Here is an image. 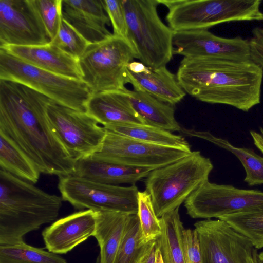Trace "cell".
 Listing matches in <instances>:
<instances>
[{"label": "cell", "mask_w": 263, "mask_h": 263, "mask_svg": "<svg viewBox=\"0 0 263 263\" xmlns=\"http://www.w3.org/2000/svg\"><path fill=\"white\" fill-rule=\"evenodd\" d=\"M173 53L186 58L251 60L248 40L224 38L208 30L174 32Z\"/></svg>", "instance_id": "9a60e30c"}, {"label": "cell", "mask_w": 263, "mask_h": 263, "mask_svg": "<svg viewBox=\"0 0 263 263\" xmlns=\"http://www.w3.org/2000/svg\"><path fill=\"white\" fill-rule=\"evenodd\" d=\"M52 102L25 85L0 80V135L23 153L41 173L60 177L72 175L76 161L49 125L47 107Z\"/></svg>", "instance_id": "6da1fadb"}, {"label": "cell", "mask_w": 263, "mask_h": 263, "mask_svg": "<svg viewBox=\"0 0 263 263\" xmlns=\"http://www.w3.org/2000/svg\"><path fill=\"white\" fill-rule=\"evenodd\" d=\"M96 211L87 209L60 218L42 232L46 249L57 254H66L93 236Z\"/></svg>", "instance_id": "2e32d148"}, {"label": "cell", "mask_w": 263, "mask_h": 263, "mask_svg": "<svg viewBox=\"0 0 263 263\" xmlns=\"http://www.w3.org/2000/svg\"><path fill=\"white\" fill-rule=\"evenodd\" d=\"M63 18L90 43L111 36L102 0H62Z\"/></svg>", "instance_id": "e0dca14e"}, {"label": "cell", "mask_w": 263, "mask_h": 263, "mask_svg": "<svg viewBox=\"0 0 263 263\" xmlns=\"http://www.w3.org/2000/svg\"><path fill=\"white\" fill-rule=\"evenodd\" d=\"M0 263H67L57 254L26 244L24 241L0 245Z\"/></svg>", "instance_id": "f1b7e54d"}, {"label": "cell", "mask_w": 263, "mask_h": 263, "mask_svg": "<svg viewBox=\"0 0 263 263\" xmlns=\"http://www.w3.org/2000/svg\"><path fill=\"white\" fill-rule=\"evenodd\" d=\"M193 218L211 219L241 213L263 211V192L206 181L184 201Z\"/></svg>", "instance_id": "8fae6325"}, {"label": "cell", "mask_w": 263, "mask_h": 263, "mask_svg": "<svg viewBox=\"0 0 263 263\" xmlns=\"http://www.w3.org/2000/svg\"><path fill=\"white\" fill-rule=\"evenodd\" d=\"M258 263H263V251L258 254Z\"/></svg>", "instance_id": "60d3db41"}, {"label": "cell", "mask_w": 263, "mask_h": 263, "mask_svg": "<svg viewBox=\"0 0 263 263\" xmlns=\"http://www.w3.org/2000/svg\"><path fill=\"white\" fill-rule=\"evenodd\" d=\"M63 200L76 209L112 211L137 214L138 189L135 185L121 186L102 184L73 175L59 177Z\"/></svg>", "instance_id": "30bf717a"}, {"label": "cell", "mask_w": 263, "mask_h": 263, "mask_svg": "<svg viewBox=\"0 0 263 263\" xmlns=\"http://www.w3.org/2000/svg\"><path fill=\"white\" fill-rule=\"evenodd\" d=\"M102 3L112 26L113 34L128 40L122 0H102Z\"/></svg>", "instance_id": "836d02e7"}, {"label": "cell", "mask_w": 263, "mask_h": 263, "mask_svg": "<svg viewBox=\"0 0 263 263\" xmlns=\"http://www.w3.org/2000/svg\"><path fill=\"white\" fill-rule=\"evenodd\" d=\"M30 2L51 41L58 34L62 22V0H30Z\"/></svg>", "instance_id": "1f68e13d"}, {"label": "cell", "mask_w": 263, "mask_h": 263, "mask_svg": "<svg viewBox=\"0 0 263 263\" xmlns=\"http://www.w3.org/2000/svg\"><path fill=\"white\" fill-rule=\"evenodd\" d=\"M138 202L137 214L144 239L146 242L156 240L161 234V227L151 196L146 190L138 192Z\"/></svg>", "instance_id": "4dcf8cb0"}, {"label": "cell", "mask_w": 263, "mask_h": 263, "mask_svg": "<svg viewBox=\"0 0 263 263\" xmlns=\"http://www.w3.org/2000/svg\"><path fill=\"white\" fill-rule=\"evenodd\" d=\"M127 93L133 108L145 125L170 132L181 130L173 105L143 91L128 89Z\"/></svg>", "instance_id": "603a6c76"}, {"label": "cell", "mask_w": 263, "mask_h": 263, "mask_svg": "<svg viewBox=\"0 0 263 263\" xmlns=\"http://www.w3.org/2000/svg\"><path fill=\"white\" fill-rule=\"evenodd\" d=\"M107 130L148 143L191 152L189 143L180 135L159 128L131 123L104 126Z\"/></svg>", "instance_id": "484cf974"}, {"label": "cell", "mask_w": 263, "mask_h": 263, "mask_svg": "<svg viewBox=\"0 0 263 263\" xmlns=\"http://www.w3.org/2000/svg\"><path fill=\"white\" fill-rule=\"evenodd\" d=\"M180 131L186 136L202 138L233 153L245 168L246 177L244 181L249 186L263 184V157L253 150L235 147L227 139L216 137L209 132L182 127Z\"/></svg>", "instance_id": "cb8c5ba5"}, {"label": "cell", "mask_w": 263, "mask_h": 263, "mask_svg": "<svg viewBox=\"0 0 263 263\" xmlns=\"http://www.w3.org/2000/svg\"><path fill=\"white\" fill-rule=\"evenodd\" d=\"M151 170L129 167L97 160L91 156L76 161L72 175L93 182L114 185L135 183Z\"/></svg>", "instance_id": "44dd1931"}, {"label": "cell", "mask_w": 263, "mask_h": 263, "mask_svg": "<svg viewBox=\"0 0 263 263\" xmlns=\"http://www.w3.org/2000/svg\"><path fill=\"white\" fill-rule=\"evenodd\" d=\"M0 167L31 183L37 182L40 172L34 164L7 138L0 135Z\"/></svg>", "instance_id": "83f0119b"}, {"label": "cell", "mask_w": 263, "mask_h": 263, "mask_svg": "<svg viewBox=\"0 0 263 263\" xmlns=\"http://www.w3.org/2000/svg\"><path fill=\"white\" fill-rule=\"evenodd\" d=\"M174 32L208 30L220 23L263 21L260 0H158Z\"/></svg>", "instance_id": "8992f818"}, {"label": "cell", "mask_w": 263, "mask_h": 263, "mask_svg": "<svg viewBox=\"0 0 263 263\" xmlns=\"http://www.w3.org/2000/svg\"><path fill=\"white\" fill-rule=\"evenodd\" d=\"M177 208L159 218L161 234L156 239L164 263H185L182 243L184 229Z\"/></svg>", "instance_id": "d4e9b609"}, {"label": "cell", "mask_w": 263, "mask_h": 263, "mask_svg": "<svg viewBox=\"0 0 263 263\" xmlns=\"http://www.w3.org/2000/svg\"><path fill=\"white\" fill-rule=\"evenodd\" d=\"M176 77L185 92L202 102L243 111L260 102L263 68L251 60L184 57Z\"/></svg>", "instance_id": "7a4b0ae2"}, {"label": "cell", "mask_w": 263, "mask_h": 263, "mask_svg": "<svg viewBox=\"0 0 263 263\" xmlns=\"http://www.w3.org/2000/svg\"><path fill=\"white\" fill-rule=\"evenodd\" d=\"M34 66L70 78L82 80L78 60L51 43L29 46L0 47Z\"/></svg>", "instance_id": "ac0fdd59"}, {"label": "cell", "mask_w": 263, "mask_h": 263, "mask_svg": "<svg viewBox=\"0 0 263 263\" xmlns=\"http://www.w3.org/2000/svg\"><path fill=\"white\" fill-rule=\"evenodd\" d=\"M93 236L100 246V263H114L124 231L132 214L112 211H95Z\"/></svg>", "instance_id": "7402d4cb"}, {"label": "cell", "mask_w": 263, "mask_h": 263, "mask_svg": "<svg viewBox=\"0 0 263 263\" xmlns=\"http://www.w3.org/2000/svg\"><path fill=\"white\" fill-rule=\"evenodd\" d=\"M95 263H100V258L99 255L97 257Z\"/></svg>", "instance_id": "b9f144b4"}, {"label": "cell", "mask_w": 263, "mask_h": 263, "mask_svg": "<svg viewBox=\"0 0 263 263\" xmlns=\"http://www.w3.org/2000/svg\"><path fill=\"white\" fill-rule=\"evenodd\" d=\"M156 247V240H155L148 251L141 259L140 263H154Z\"/></svg>", "instance_id": "74e56055"}, {"label": "cell", "mask_w": 263, "mask_h": 263, "mask_svg": "<svg viewBox=\"0 0 263 263\" xmlns=\"http://www.w3.org/2000/svg\"><path fill=\"white\" fill-rule=\"evenodd\" d=\"M138 58L128 40L112 34L91 43L78 60L82 80L91 95L112 90H125L128 64Z\"/></svg>", "instance_id": "52a82bcc"}, {"label": "cell", "mask_w": 263, "mask_h": 263, "mask_svg": "<svg viewBox=\"0 0 263 263\" xmlns=\"http://www.w3.org/2000/svg\"><path fill=\"white\" fill-rule=\"evenodd\" d=\"M248 40L251 61L263 68V29L255 28Z\"/></svg>", "instance_id": "d590c367"}, {"label": "cell", "mask_w": 263, "mask_h": 263, "mask_svg": "<svg viewBox=\"0 0 263 263\" xmlns=\"http://www.w3.org/2000/svg\"><path fill=\"white\" fill-rule=\"evenodd\" d=\"M62 201L61 196L0 170V245L24 241L28 233L54 221Z\"/></svg>", "instance_id": "3957f363"}, {"label": "cell", "mask_w": 263, "mask_h": 263, "mask_svg": "<svg viewBox=\"0 0 263 263\" xmlns=\"http://www.w3.org/2000/svg\"><path fill=\"white\" fill-rule=\"evenodd\" d=\"M194 226L202 263H258L257 249L224 221L207 219Z\"/></svg>", "instance_id": "4fadbf2b"}, {"label": "cell", "mask_w": 263, "mask_h": 263, "mask_svg": "<svg viewBox=\"0 0 263 263\" xmlns=\"http://www.w3.org/2000/svg\"><path fill=\"white\" fill-rule=\"evenodd\" d=\"M147 66L140 62L132 61L127 65V69L135 73H140L144 71Z\"/></svg>", "instance_id": "f35d334b"}, {"label": "cell", "mask_w": 263, "mask_h": 263, "mask_svg": "<svg viewBox=\"0 0 263 263\" xmlns=\"http://www.w3.org/2000/svg\"><path fill=\"white\" fill-rule=\"evenodd\" d=\"M127 83L133 85L134 90L146 92L172 105L180 102L186 95L176 76L166 66L157 68L147 67L140 73L132 72L127 68Z\"/></svg>", "instance_id": "ffe728a7"}, {"label": "cell", "mask_w": 263, "mask_h": 263, "mask_svg": "<svg viewBox=\"0 0 263 263\" xmlns=\"http://www.w3.org/2000/svg\"><path fill=\"white\" fill-rule=\"evenodd\" d=\"M213 165L200 151L168 165L152 170L145 181L156 215L160 218L184 202L201 185L209 181Z\"/></svg>", "instance_id": "277c9868"}, {"label": "cell", "mask_w": 263, "mask_h": 263, "mask_svg": "<svg viewBox=\"0 0 263 263\" xmlns=\"http://www.w3.org/2000/svg\"><path fill=\"white\" fill-rule=\"evenodd\" d=\"M50 42L77 60L91 44L63 18L58 34Z\"/></svg>", "instance_id": "d6a6232c"}, {"label": "cell", "mask_w": 263, "mask_h": 263, "mask_svg": "<svg viewBox=\"0 0 263 263\" xmlns=\"http://www.w3.org/2000/svg\"><path fill=\"white\" fill-rule=\"evenodd\" d=\"M192 152L148 143L106 129L101 149L91 157L106 162L153 170L175 162Z\"/></svg>", "instance_id": "7c38bea8"}, {"label": "cell", "mask_w": 263, "mask_h": 263, "mask_svg": "<svg viewBox=\"0 0 263 263\" xmlns=\"http://www.w3.org/2000/svg\"><path fill=\"white\" fill-rule=\"evenodd\" d=\"M127 90L91 95L86 104V112L103 126L125 123L144 124L130 104Z\"/></svg>", "instance_id": "d6986e66"}, {"label": "cell", "mask_w": 263, "mask_h": 263, "mask_svg": "<svg viewBox=\"0 0 263 263\" xmlns=\"http://www.w3.org/2000/svg\"><path fill=\"white\" fill-rule=\"evenodd\" d=\"M154 241L145 240L138 214H130L114 263H140Z\"/></svg>", "instance_id": "4316f807"}, {"label": "cell", "mask_w": 263, "mask_h": 263, "mask_svg": "<svg viewBox=\"0 0 263 263\" xmlns=\"http://www.w3.org/2000/svg\"><path fill=\"white\" fill-rule=\"evenodd\" d=\"M182 243L185 263H202L199 240L195 229H183Z\"/></svg>", "instance_id": "e575fe53"}, {"label": "cell", "mask_w": 263, "mask_h": 263, "mask_svg": "<svg viewBox=\"0 0 263 263\" xmlns=\"http://www.w3.org/2000/svg\"><path fill=\"white\" fill-rule=\"evenodd\" d=\"M51 130L70 157L77 161L99 152L106 134L105 127L86 111L74 110L55 102L47 107Z\"/></svg>", "instance_id": "9c48e42d"}, {"label": "cell", "mask_w": 263, "mask_h": 263, "mask_svg": "<svg viewBox=\"0 0 263 263\" xmlns=\"http://www.w3.org/2000/svg\"><path fill=\"white\" fill-rule=\"evenodd\" d=\"M0 80L15 81L45 95L57 104L80 111L91 93L81 80L65 77L28 64L0 48Z\"/></svg>", "instance_id": "ba28073f"}, {"label": "cell", "mask_w": 263, "mask_h": 263, "mask_svg": "<svg viewBox=\"0 0 263 263\" xmlns=\"http://www.w3.org/2000/svg\"><path fill=\"white\" fill-rule=\"evenodd\" d=\"M128 39L140 62L152 68L166 66L174 54V31L159 17L158 0H122Z\"/></svg>", "instance_id": "5b68a950"}, {"label": "cell", "mask_w": 263, "mask_h": 263, "mask_svg": "<svg viewBox=\"0 0 263 263\" xmlns=\"http://www.w3.org/2000/svg\"><path fill=\"white\" fill-rule=\"evenodd\" d=\"M50 42L30 0H0V47Z\"/></svg>", "instance_id": "5bb4252c"}, {"label": "cell", "mask_w": 263, "mask_h": 263, "mask_svg": "<svg viewBox=\"0 0 263 263\" xmlns=\"http://www.w3.org/2000/svg\"><path fill=\"white\" fill-rule=\"evenodd\" d=\"M219 219L247 237L256 249L263 248V211L234 214Z\"/></svg>", "instance_id": "f546056e"}, {"label": "cell", "mask_w": 263, "mask_h": 263, "mask_svg": "<svg viewBox=\"0 0 263 263\" xmlns=\"http://www.w3.org/2000/svg\"><path fill=\"white\" fill-rule=\"evenodd\" d=\"M250 133L254 145L263 154V128L260 127L259 132L250 130Z\"/></svg>", "instance_id": "8d00e7d4"}, {"label": "cell", "mask_w": 263, "mask_h": 263, "mask_svg": "<svg viewBox=\"0 0 263 263\" xmlns=\"http://www.w3.org/2000/svg\"><path fill=\"white\" fill-rule=\"evenodd\" d=\"M157 247H156V253H155V262L154 263H164L161 253L160 251V249L159 247V246L158 245L157 241Z\"/></svg>", "instance_id": "ab89813d"}]
</instances>
